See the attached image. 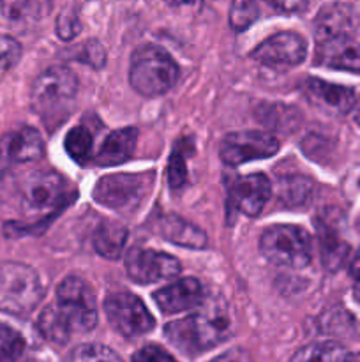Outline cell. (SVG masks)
<instances>
[{
    "instance_id": "6da1fadb",
    "label": "cell",
    "mask_w": 360,
    "mask_h": 362,
    "mask_svg": "<svg viewBox=\"0 0 360 362\" xmlns=\"http://www.w3.org/2000/svg\"><path fill=\"white\" fill-rule=\"evenodd\" d=\"M97 325V308L90 285L80 278H66L56 288L55 304L44 308L37 329L48 341L64 345L74 334L90 332Z\"/></svg>"
},
{
    "instance_id": "7a4b0ae2",
    "label": "cell",
    "mask_w": 360,
    "mask_h": 362,
    "mask_svg": "<svg viewBox=\"0 0 360 362\" xmlns=\"http://www.w3.org/2000/svg\"><path fill=\"white\" fill-rule=\"evenodd\" d=\"M166 336L186 354H201L219 345L232 334V318L224 303H201L194 315L166 325Z\"/></svg>"
},
{
    "instance_id": "3957f363",
    "label": "cell",
    "mask_w": 360,
    "mask_h": 362,
    "mask_svg": "<svg viewBox=\"0 0 360 362\" xmlns=\"http://www.w3.org/2000/svg\"><path fill=\"white\" fill-rule=\"evenodd\" d=\"M78 80L67 67H48L35 78L30 90V105L35 115L49 131L62 126L73 113Z\"/></svg>"
},
{
    "instance_id": "277c9868",
    "label": "cell",
    "mask_w": 360,
    "mask_h": 362,
    "mask_svg": "<svg viewBox=\"0 0 360 362\" xmlns=\"http://www.w3.org/2000/svg\"><path fill=\"white\" fill-rule=\"evenodd\" d=\"M179 66L164 49L154 45L140 46L131 57V87L145 98H157L179 80Z\"/></svg>"
},
{
    "instance_id": "5b68a950",
    "label": "cell",
    "mask_w": 360,
    "mask_h": 362,
    "mask_svg": "<svg viewBox=\"0 0 360 362\" xmlns=\"http://www.w3.org/2000/svg\"><path fill=\"white\" fill-rule=\"evenodd\" d=\"M44 288L37 272L18 262L0 264V311L25 317L41 303Z\"/></svg>"
},
{
    "instance_id": "8992f818",
    "label": "cell",
    "mask_w": 360,
    "mask_h": 362,
    "mask_svg": "<svg viewBox=\"0 0 360 362\" xmlns=\"http://www.w3.org/2000/svg\"><path fill=\"white\" fill-rule=\"evenodd\" d=\"M154 187V173H115L106 175L95 184L94 200L119 214L131 216L141 205Z\"/></svg>"
},
{
    "instance_id": "52a82bcc",
    "label": "cell",
    "mask_w": 360,
    "mask_h": 362,
    "mask_svg": "<svg viewBox=\"0 0 360 362\" xmlns=\"http://www.w3.org/2000/svg\"><path fill=\"white\" fill-rule=\"evenodd\" d=\"M260 250L270 264L286 269H304L313 258L309 233L293 225H275L265 230Z\"/></svg>"
},
{
    "instance_id": "ba28073f",
    "label": "cell",
    "mask_w": 360,
    "mask_h": 362,
    "mask_svg": "<svg viewBox=\"0 0 360 362\" xmlns=\"http://www.w3.org/2000/svg\"><path fill=\"white\" fill-rule=\"evenodd\" d=\"M104 311L112 327L126 338H138L154 329L150 311L131 292L109 293L104 299Z\"/></svg>"
},
{
    "instance_id": "9c48e42d",
    "label": "cell",
    "mask_w": 360,
    "mask_h": 362,
    "mask_svg": "<svg viewBox=\"0 0 360 362\" xmlns=\"http://www.w3.org/2000/svg\"><path fill=\"white\" fill-rule=\"evenodd\" d=\"M279 151V140L265 131H239L222 140L221 159L229 166H239L254 159H265Z\"/></svg>"
},
{
    "instance_id": "30bf717a",
    "label": "cell",
    "mask_w": 360,
    "mask_h": 362,
    "mask_svg": "<svg viewBox=\"0 0 360 362\" xmlns=\"http://www.w3.org/2000/svg\"><path fill=\"white\" fill-rule=\"evenodd\" d=\"M66 200V182L55 172H34L21 186V207L30 214L59 209Z\"/></svg>"
},
{
    "instance_id": "8fae6325",
    "label": "cell",
    "mask_w": 360,
    "mask_h": 362,
    "mask_svg": "<svg viewBox=\"0 0 360 362\" xmlns=\"http://www.w3.org/2000/svg\"><path fill=\"white\" fill-rule=\"evenodd\" d=\"M306 55V39L296 32H279L270 35L251 52V59L268 67L299 66Z\"/></svg>"
},
{
    "instance_id": "7c38bea8",
    "label": "cell",
    "mask_w": 360,
    "mask_h": 362,
    "mask_svg": "<svg viewBox=\"0 0 360 362\" xmlns=\"http://www.w3.org/2000/svg\"><path fill=\"white\" fill-rule=\"evenodd\" d=\"M44 154V141L34 127L23 126L0 138V179L21 163L37 161Z\"/></svg>"
},
{
    "instance_id": "4fadbf2b",
    "label": "cell",
    "mask_w": 360,
    "mask_h": 362,
    "mask_svg": "<svg viewBox=\"0 0 360 362\" xmlns=\"http://www.w3.org/2000/svg\"><path fill=\"white\" fill-rule=\"evenodd\" d=\"M126 269L134 283L148 285L175 278L182 271V265L172 255L154 250H133L126 258Z\"/></svg>"
},
{
    "instance_id": "5bb4252c",
    "label": "cell",
    "mask_w": 360,
    "mask_h": 362,
    "mask_svg": "<svg viewBox=\"0 0 360 362\" xmlns=\"http://www.w3.org/2000/svg\"><path fill=\"white\" fill-rule=\"evenodd\" d=\"M304 94L314 106L334 115L349 113L356 105L355 92L352 88L328 83L320 78H309L304 81Z\"/></svg>"
},
{
    "instance_id": "9a60e30c",
    "label": "cell",
    "mask_w": 360,
    "mask_h": 362,
    "mask_svg": "<svg viewBox=\"0 0 360 362\" xmlns=\"http://www.w3.org/2000/svg\"><path fill=\"white\" fill-rule=\"evenodd\" d=\"M270 194V180L263 173H251V175L240 177L232 189L233 207L242 214L254 218L263 211Z\"/></svg>"
},
{
    "instance_id": "2e32d148",
    "label": "cell",
    "mask_w": 360,
    "mask_h": 362,
    "mask_svg": "<svg viewBox=\"0 0 360 362\" xmlns=\"http://www.w3.org/2000/svg\"><path fill=\"white\" fill-rule=\"evenodd\" d=\"M159 310L166 315L193 310L203 303V286L198 279L184 278L154 293Z\"/></svg>"
},
{
    "instance_id": "e0dca14e",
    "label": "cell",
    "mask_w": 360,
    "mask_h": 362,
    "mask_svg": "<svg viewBox=\"0 0 360 362\" xmlns=\"http://www.w3.org/2000/svg\"><path fill=\"white\" fill-rule=\"evenodd\" d=\"M316 62L330 69L360 71V46L352 35L325 39L318 42Z\"/></svg>"
},
{
    "instance_id": "ac0fdd59",
    "label": "cell",
    "mask_w": 360,
    "mask_h": 362,
    "mask_svg": "<svg viewBox=\"0 0 360 362\" xmlns=\"http://www.w3.org/2000/svg\"><path fill=\"white\" fill-rule=\"evenodd\" d=\"M356 23H359V18L352 6L341 2L328 4L318 13L314 20V35L318 42L325 39L341 37V35H352Z\"/></svg>"
},
{
    "instance_id": "d6986e66",
    "label": "cell",
    "mask_w": 360,
    "mask_h": 362,
    "mask_svg": "<svg viewBox=\"0 0 360 362\" xmlns=\"http://www.w3.org/2000/svg\"><path fill=\"white\" fill-rule=\"evenodd\" d=\"M157 232L162 239L191 250H203L208 243L203 230L175 214L162 216L157 223Z\"/></svg>"
},
{
    "instance_id": "ffe728a7",
    "label": "cell",
    "mask_w": 360,
    "mask_h": 362,
    "mask_svg": "<svg viewBox=\"0 0 360 362\" xmlns=\"http://www.w3.org/2000/svg\"><path fill=\"white\" fill-rule=\"evenodd\" d=\"M138 141V129L124 127L109 133L95 154V163L99 166H116L126 163L133 156Z\"/></svg>"
},
{
    "instance_id": "44dd1931",
    "label": "cell",
    "mask_w": 360,
    "mask_h": 362,
    "mask_svg": "<svg viewBox=\"0 0 360 362\" xmlns=\"http://www.w3.org/2000/svg\"><path fill=\"white\" fill-rule=\"evenodd\" d=\"M127 243V228L116 221L102 223L94 235V247L101 257L115 258L120 257Z\"/></svg>"
},
{
    "instance_id": "7402d4cb",
    "label": "cell",
    "mask_w": 360,
    "mask_h": 362,
    "mask_svg": "<svg viewBox=\"0 0 360 362\" xmlns=\"http://www.w3.org/2000/svg\"><path fill=\"white\" fill-rule=\"evenodd\" d=\"M352 356L335 341H318L296 350L292 362H349Z\"/></svg>"
},
{
    "instance_id": "603a6c76",
    "label": "cell",
    "mask_w": 360,
    "mask_h": 362,
    "mask_svg": "<svg viewBox=\"0 0 360 362\" xmlns=\"http://www.w3.org/2000/svg\"><path fill=\"white\" fill-rule=\"evenodd\" d=\"M320 246H321V260H323L325 267L328 271H335V269L341 267L344 264V260L348 258V246L339 239L337 233H334L332 230L320 228Z\"/></svg>"
},
{
    "instance_id": "cb8c5ba5",
    "label": "cell",
    "mask_w": 360,
    "mask_h": 362,
    "mask_svg": "<svg viewBox=\"0 0 360 362\" xmlns=\"http://www.w3.org/2000/svg\"><path fill=\"white\" fill-rule=\"evenodd\" d=\"M92 144H94V140H92L90 131L85 126H76L67 133L64 147H66L67 154H69L73 161L83 165V163L88 161L92 154Z\"/></svg>"
},
{
    "instance_id": "d4e9b609",
    "label": "cell",
    "mask_w": 360,
    "mask_h": 362,
    "mask_svg": "<svg viewBox=\"0 0 360 362\" xmlns=\"http://www.w3.org/2000/svg\"><path fill=\"white\" fill-rule=\"evenodd\" d=\"M260 16V0H232L229 25L233 30L244 32Z\"/></svg>"
},
{
    "instance_id": "484cf974",
    "label": "cell",
    "mask_w": 360,
    "mask_h": 362,
    "mask_svg": "<svg viewBox=\"0 0 360 362\" xmlns=\"http://www.w3.org/2000/svg\"><path fill=\"white\" fill-rule=\"evenodd\" d=\"M66 362H122V359L108 346L85 343L71 350Z\"/></svg>"
},
{
    "instance_id": "4316f807",
    "label": "cell",
    "mask_w": 360,
    "mask_h": 362,
    "mask_svg": "<svg viewBox=\"0 0 360 362\" xmlns=\"http://www.w3.org/2000/svg\"><path fill=\"white\" fill-rule=\"evenodd\" d=\"M311 189H313V184L309 179L289 177V179H282L279 194L286 205H302L309 200Z\"/></svg>"
},
{
    "instance_id": "83f0119b",
    "label": "cell",
    "mask_w": 360,
    "mask_h": 362,
    "mask_svg": "<svg viewBox=\"0 0 360 362\" xmlns=\"http://www.w3.org/2000/svg\"><path fill=\"white\" fill-rule=\"evenodd\" d=\"M25 350L20 332L0 322V362H16Z\"/></svg>"
},
{
    "instance_id": "f1b7e54d",
    "label": "cell",
    "mask_w": 360,
    "mask_h": 362,
    "mask_svg": "<svg viewBox=\"0 0 360 362\" xmlns=\"http://www.w3.org/2000/svg\"><path fill=\"white\" fill-rule=\"evenodd\" d=\"M71 57H73L74 60L88 64V66H92L94 69H99V67L104 66L106 62L104 48H102L97 41H94V39L83 42V45H78L76 48L71 52Z\"/></svg>"
},
{
    "instance_id": "f546056e",
    "label": "cell",
    "mask_w": 360,
    "mask_h": 362,
    "mask_svg": "<svg viewBox=\"0 0 360 362\" xmlns=\"http://www.w3.org/2000/svg\"><path fill=\"white\" fill-rule=\"evenodd\" d=\"M0 13L11 21H23L34 13V0H0Z\"/></svg>"
},
{
    "instance_id": "4dcf8cb0",
    "label": "cell",
    "mask_w": 360,
    "mask_h": 362,
    "mask_svg": "<svg viewBox=\"0 0 360 362\" xmlns=\"http://www.w3.org/2000/svg\"><path fill=\"white\" fill-rule=\"evenodd\" d=\"M80 28L81 23L74 11L64 9L62 13L59 14V18H56V34H59V37H62L64 41H69V39L76 37Z\"/></svg>"
},
{
    "instance_id": "1f68e13d",
    "label": "cell",
    "mask_w": 360,
    "mask_h": 362,
    "mask_svg": "<svg viewBox=\"0 0 360 362\" xmlns=\"http://www.w3.org/2000/svg\"><path fill=\"white\" fill-rule=\"evenodd\" d=\"M187 177V168H186V161H184V152L182 151H175L169 158V166H168V179H169V186L173 189L182 186L186 182Z\"/></svg>"
},
{
    "instance_id": "d6a6232c",
    "label": "cell",
    "mask_w": 360,
    "mask_h": 362,
    "mask_svg": "<svg viewBox=\"0 0 360 362\" xmlns=\"http://www.w3.org/2000/svg\"><path fill=\"white\" fill-rule=\"evenodd\" d=\"M21 55L20 42L9 35L0 34V67H11L18 62Z\"/></svg>"
},
{
    "instance_id": "836d02e7",
    "label": "cell",
    "mask_w": 360,
    "mask_h": 362,
    "mask_svg": "<svg viewBox=\"0 0 360 362\" xmlns=\"http://www.w3.org/2000/svg\"><path fill=\"white\" fill-rule=\"evenodd\" d=\"M133 362H176L169 356L166 350H162L161 346H155V345H148L143 346L141 350H138L134 354Z\"/></svg>"
},
{
    "instance_id": "e575fe53",
    "label": "cell",
    "mask_w": 360,
    "mask_h": 362,
    "mask_svg": "<svg viewBox=\"0 0 360 362\" xmlns=\"http://www.w3.org/2000/svg\"><path fill=\"white\" fill-rule=\"evenodd\" d=\"M263 2L268 4L272 9L279 11V13L295 14L302 13L307 4H309V0H263Z\"/></svg>"
},
{
    "instance_id": "d590c367",
    "label": "cell",
    "mask_w": 360,
    "mask_h": 362,
    "mask_svg": "<svg viewBox=\"0 0 360 362\" xmlns=\"http://www.w3.org/2000/svg\"><path fill=\"white\" fill-rule=\"evenodd\" d=\"M210 362H253L249 354L242 349H232Z\"/></svg>"
},
{
    "instance_id": "8d00e7d4",
    "label": "cell",
    "mask_w": 360,
    "mask_h": 362,
    "mask_svg": "<svg viewBox=\"0 0 360 362\" xmlns=\"http://www.w3.org/2000/svg\"><path fill=\"white\" fill-rule=\"evenodd\" d=\"M353 296H355V300L360 304V278L359 281L355 283V288H353Z\"/></svg>"
},
{
    "instance_id": "74e56055",
    "label": "cell",
    "mask_w": 360,
    "mask_h": 362,
    "mask_svg": "<svg viewBox=\"0 0 360 362\" xmlns=\"http://www.w3.org/2000/svg\"><path fill=\"white\" fill-rule=\"evenodd\" d=\"M353 274H360V257L353 262V267H352Z\"/></svg>"
},
{
    "instance_id": "f35d334b",
    "label": "cell",
    "mask_w": 360,
    "mask_h": 362,
    "mask_svg": "<svg viewBox=\"0 0 360 362\" xmlns=\"http://www.w3.org/2000/svg\"><path fill=\"white\" fill-rule=\"evenodd\" d=\"M355 119H356V122L360 124V103L359 105H356V112H355Z\"/></svg>"
},
{
    "instance_id": "ab89813d",
    "label": "cell",
    "mask_w": 360,
    "mask_h": 362,
    "mask_svg": "<svg viewBox=\"0 0 360 362\" xmlns=\"http://www.w3.org/2000/svg\"><path fill=\"white\" fill-rule=\"evenodd\" d=\"M349 362H360V354L356 357H352V361H349Z\"/></svg>"
},
{
    "instance_id": "60d3db41",
    "label": "cell",
    "mask_w": 360,
    "mask_h": 362,
    "mask_svg": "<svg viewBox=\"0 0 360 362\" xmlns=\"http://www.w3.org/2000/svg\"><path fill=\"white\" fill-rule=\"evenodd\" d=\"M182 2H184V4H193L194 0H182Z\"/></svg>"
}]
</instances>
